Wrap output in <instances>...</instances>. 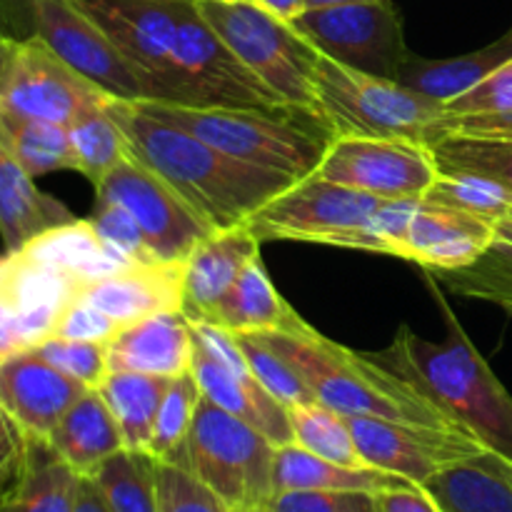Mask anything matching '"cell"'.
Returning <instances> with one entry per match:
<instances>
[{
	"label": "cell",
	"instance_id": "9",
	"mask_svg": "<svg viewBox=\"0 0 512 512\" xmlns=\"http://www.w3.org/2000/svg\"><path fill=\"white\" fill-rule=\"evenodd\" d=\"M23 13L25 38H38L63 63L98 85L110 98L155 100L153 85L120 53L118 45L75 0H5Z\"/></svg>",
	"mask_w": 512,
	"mask_h": 512
},
{
	"label": "cell",
	"instance_id": "43",
	"mask_svg": "<svg viewBox=\"0 0 512 512\" xmlns=\"http://www.w3.org/2000/svg\"><path fill=\"white\" fill-rule=\"evenodd\" d=\"M90 225L95 228V233L105 240L113 250H118L123 258H128L135 265H150L158 263L155 255L150 253L148 243H145V235L140 230V225L135 223L133 215L125 208H120L118 203H110V200L95 198L93 215H90Z\"/></svg>",
	"mask_w": 512,
	"mask_h": 512
},
{
	"label": "cell",
	"instance_id": "10",
	"mask_svg": "<svg viewBox=\"0 0 512 512\" xmlns=\"http://www.w3.org/2000/svg\"><path fill=\"white\" fill-rule=\"evenodd\" d=\"M290 25L320 55L378 78L395 80L413 53L405 43L403 20L393 0H358L303 10Z\"/></svg>",
	"mask_w": 512,
	"mask_h": 512
},
{
	"label": "cell",
	"instance_id": "46",
	"mask_svg": "<svg viewBox=\"0 0 512 512\" xmlns=\"http://www.w3.org/2000/svg\"><path fill=\"white\" fill-rule=\"evenodd\" d=\"M445 110L455 118L470 115H508L512 113V60L500 65L495 73L480 80L468 93L445 103Z\"/></svg>",
	"mask_w": 512,
	"mask_h": 512
},
{
	"label": "cell",
	"instance_id": "52",
	"mask_svg": "<svg viewBox=\"0 0 512 512\" xmlns=\"http://www.w3.org/2000/svg\"><path fill=\"white\" fill-rule=\"evenodd\" d=\"M250 3L258 5L260 10L270 13L273 18L283 20V23H293V20L305 10L303 0H250Z\"/></svg>",
	"mask_w": 512,
	"mask_h": 512
},
{
	"label": "cell",
	"instance_id": "23",
	"mask_svg": "<svg viewBox=\"0 0 512 512\" xmlns=\"http://www.w3.org/2000/svg\"><path fill=\"white\" fill-rule=\"evenodd\" d=\"M493 233L488 220L420 200L405 235L403 260L423 270L463 268L488 248Z\"/></svg>",
	"mask_w": 512,
	"mask_h": 512
},
{
	"label": "cell",
	"instance_id": "30",
	"mask_svg": "<svg viewBox=\"0 0 512 512\" xmlns=\"http://www.w3.org/2000/svg\"><path fill=\"white\" fill-rule=\"evenodd\" d=\"M23 248H28L30 253L48 260V263L58 265L60 270L78 278L85 288L95 283V280H103L108 275H115L135 265L128 258H123L118 250L110 248L95 233L90 220L78 218L65 225H58V228L45 230V233H40L38 238H33Z\"/></svg>",
	"mask_w": 512,
	"mask_h": 512
},
{
	"label": "cell",
	"instance_id": "25",
	"mask_svg": "<svg viewBox=\"0 0 512 512\" xmlns=\"http://www.w3.org/2000/svg\"><path fill=\"white\" fill-rule=\"evenodd\" d=\"M48 445L80 478H93L105 460L125 450L118 423L95 388L70 405L50 433Z\"/></svg>",
	"mask_w": 512,
	"mask_h": 512
},
{
	"label": "cell",
	"instance_id": "40",
	"mask_svg": "<svg viewBox=\"0 0 512 512\" xmlns=\"http://www.w3.org/2000/svg\"><path fill=\"white\" fill-rule=\"evenodd\" d=\"M423 200L430 205H440V208L475 215V218H483L493 225L512 218L510 190L493 183V180L478 178V175L438 173Z\"/></svg>",
	"mask_w": 512,
	"mask_h": 512
},
{
	"label": "cell",
	"instance_id": "14",
	"mask_svg": "<svg viewBox=\"0 0 512 512\" xmlns=\"http://www.w3.org/2000/svg\"><path fill=\"white\" fill-rule=\"evenodd\" d=\"M95 198L118 203L133 215L158 263H185L195 245L213 233L160 175L130 153L105 175Z\"/></svg>",
	"mask_w": 512,
	"mask_h": 512
},
{
	"label": "cell",
	"instance_id": "47",
	"mask_svg": "<svg viewBox=\"0 0 512 512\" xmlns=\"http://www.w3.org/2000/svg\"><path fill=\"white\" fill-rule=\"evenodd\" d=\"M118 333L120 328L108 318V315L100 313V310L95 308V305H90L88 300L75 298L73 303L68 305V310L60 315L53 338L85 340V343L108 345Z\"/></svg>",
	"mask_w": 512,
	"mask_h": 512
},
{
	"label": "cell",
	"instance_id": "56",
	"mask_svg": "<svg viewBox=\"0 0 512 512\" xmlns=\"http://www.w3.org/2000/svg\"><path fill=\"white\" fill-rule=\"evenodd\" d=\"M498 463H500V468H503V473L508 475L510 483H512V463H508V460H503V458H498Z\"/></svg>",
	"mask_w": 512,
	"mask_h": 512
},
{
	"label": "cell",
	"instance_id": "29",
	"mask_svg": "<svg viewBox=\"0 0 512 512\" xmlns=\"http://www.w3.org/2000/svg\"><path fill=\"white\" fill-rule=\"evenodd\" d=\"M423 488L443 512H512V483L493 453L450 465Z\"/></svg>",
	"mask_w": 512,
	"mask_h": 512
},
{
	"label": "cell",
	"instance_id": "49",
	"mask_svg": "<svg viewBox=\"0 0 512 512\" xmlns=\"http://www.w3.org/2000/svg\"><path fill=\"white\" fill-rule=\"evenodd\" d=\"M375 500H378V512H443L423 485L383 490L375 495Z\"/></svg>",
	"mask_w": 512,
	"mask_h": 512
},
{
	"label": "cell",
	"instance_id": "16",
	"mask_svg": "<svg viewBox=\"0 0 512 512\" xmlns=\"http://www.w3.org/2000/svg\"><path fill=\"white\" fill-rule=\"evenodd\" d=\"M318 175L380 200H423L438 165L428 145L390 138H333Z\"/></svg>",
	"mask_w": 512,
	"mask_h": 512
},
{
	"label": "cell",
	"instance_id": "17",
	"mask_svg": "<svg viewBox=\"0 0 512 512\" xmlns=\"http://www.w3.org/2000/svg\"><path fill=\"white\" fill-rule=\"evenodd\" d=\"M345 423L368 468L400 475L415 485H425L450 465L488 453L485 445L468 433L418 428L368 415H345Z\"/></svg>",
	"mask_w": 512,
	"mask_h": 512
},
{
	"label": "cell",
	"instance_id": "2",
	"mask_svg": "<svg viewBox=\"0 0 512 512\" xmlns=\"http://www.w3.org/2000/svg\"><path fill=\"white\" fill-rule=\"evenodd\" d=\"M435 300L448 325L443 343H430L408 325H400L388 348L368 355L390 373L408 380L423 398L480 440L488 453L512 463V395L470 343L438 290Z\"/></svg>",
	"mask_w": 512,
	"mask_h": 512
},
{
	"label": "cell",
	"instance_id": "55",
	"mask_svg": "<svg viewBox=\"0 0 512 512\" xmlns=\"http://www.w3.org/2000/svg\"><path fill=\"white\" fill-rule=\"evenodd\" d=\"M230 512H270L268 503H260V505H243V508H233Z\"/></svg>",
	"mask_w": 512,
	"mask_h": 512
},
{
	"label": "cell",
	"instance_id": "6",
	"mask_svg": "<svg viewBox=\"0 0 512 512\" xmlns=\"http://www.w3.org/2000/svg\"><path fill=\"white\" fill-rule=\"evenodd\" d=\"M385 203L388 200L345 188L315 173L275 195L245 225L260 243L293 240L388 255V240L378 220Z\"/></svg>",
	"mask_w": 512,
	"mask_h": 512
},
{
	"label": "cell",
	"instance_id": "13",
	"mask_svg": "<svg viewBox=\"0 0 512 512\" xmlns=\"http://www.w3.org/2000/svg\"><path fill=\"white\" fill-rule=\"evenodd\" d=\"M193 338L190 373L200 393L225 413L265 435L275 448L293 443L288 408L255 380L238 338L208 323H193Z\"/></svg>",
	"mask_w": 512,
	"mask_h": 512
},
{
	"label": "cell",
	"instance_id": "19",
	"mask_svg": "<svg viewBox=\"0 0 512 512\" xmlns=\"http://www.w3.org/2000/svg\"><path fill=\"white\" fill-rule=\"evenodd\" d=\"M88 390L50 365L38 350H20L0 360V408L30 440L48 443L70 405Z\"/></svg>",
	"mask_w": 512,
	"mask_h": 512
},
{
	"label": "cell",
	"instance_id": "22",
	"mask_svg": "<svg viewBox=\"0 0 512 512\" xmlns=\"http://www.w3.org/2000/svg\"><path fill=\"white\" fill-rule=\"evenodd\" d=\"M193 323L183 313H160L120 330L108 350L110 373L180 378L193 365Z\"/></svg>",
	"mask_w": 512,
	"mask_h": 512
},
{
	"label": "cell",
	"instance_id": "1",
	"mask_svg": "<svg viewBox=\"0 0 512 512\" xmlns=\"http://www.w3.org/2000/svg\"><path fill=\"white\" fill-rule=\"evenodd\" d=\"M128 153L165 180L213 230L245 225L255 210L295 180L240 163L183 128L153 118L135 103L105 98Z\"/></svg>",
	"mask_w": 512,
	"mask_h": 512
},
{
	"label": "cell",
	"instance_id": "34",
	"mask_svg": "<svg viewBox=\"0 0 512 512\" xmlns=\"http://www.w3.org/2000/svg\"><path fill=\"white\" fill-rule=\"evenodd\" d=\"M0 138L33 178L55 170H75L65 125L28 118L0 105Z\"/></svg>",
	"mask_w": 512,
	"mask_h": 512
},
{
	"label": "cell",
	"instance_id": "7",
	"mask_svg": "<svg viewBox=\"0 0 512 512\" xmlns=\"http://www.w3.org/2000/svg\"><path fill=\"white\" fill-rule=\"evenodd\" d=\"M200 15L228 48L283 100L318 120L315 68L320 53L290 23L250 0H195Z\"/></svg>",
	"mask_w": 512,
	"mask_h": 512
},
{
	"label": "cell",
	"instance_id": "33",
	"mask_svg": "<svg viewBox=\"0 0 512 512\" xmlns=\"http://www.w3.org/2000/svg\"><path fill=\"white\" fill-rule=\"evenodd\" d=\"M168 385L170 378L158 375L108 373V378L95 388L118 423L125 450L148 453Z\"/></svg>",
	"mask_w": 512,
	"mask_h": 512
},
{
	"label": "cell",
	"instance_id": "3",
	"mask_svg": "<svg viewBox=\"0 0 512 512\" xmlns=\"http://www.w3.org/2000/svg\"><path fill=\"white\" fill-rule=\"evenodd\" d=\"M258 338L303 378L318 403L328 405L335 413L468 433L423 398L408 380L375 363L368 353H358L325 338L300 315L288 330L258 333Z\"/></svg>",
	"mask_w": 512,
	"mask_h": 512
},
{
	"label": "cell",
	"instance_id": "18",
	"mask_svg": "<svg viewBox=\"0 0 512 512\" xmlns=\"http://www.w3.org/2000/svg\"><path fill=\"white\" fill-rule=\"evenodd\" d=\"M108 93L70 68L38 38H18L8 75L0 83V105L28 118L68 128L85 108Z\"/></svg>",
	"mask_w": 512,
	"mask_h": 512
},
{
	"label": "cell",
	"instance_id": "8",
	"mask_svg": "<svg viewBox=\"0 0 512 512\" xmlns=\"http://www.w3.org/2000/svg\"><path fill=\"white\" fill-rule=\"evenodd\" d=\"M275 445L200 395L188 438V470L230 510L270 503Z\"/></svg>",
	"mask_w": 512,
	"mask_h": 512
},
{
	"label": "cell",
	"instance_id": "36",
	"mask_svg": "<svg viewBox=\"0 0 512 512\" xmlns=\"http://www.w3.org/2000/svg\"><path fill=\"white\" fill-rule=\"evenodd\" d=\"M428 148L438 173L478 175L512 193V138L450 133Z\"/></svg>",
	"mask_w": 512,
	"mask_h": 512
},
{
	"label": "cell",
	"instance_id": "38",
	"mask_svg": "<svg viewBox=\"0 0 512 512\" xmlns=\"http://www.w3.org/2000/svg\"><path fill=\"white\" fill-rule=\"evenodd\" d=\"M288 415L295 445L318 455V458L330 460V463L348 465V468H368L365 460L360 458L353 433L345 423V415L335 413L333 408L318 403V400L295 405L288 410Z\"/></svg>",
	"mask_w": 512,
	"mask_h": 512
},
{
	"label": "cell",
	"instance_id": "44",
	"mask_svg": "<svg viewBox=\"0 0 512 512\" xmlns=\"http://www.w3.org/2000/svg\"><path fill=\"white\" fill-rule=\"evenodd\" d=\"M160 512H230L228 505L180 465L158 463Z\"/></svg>",
	"mask_w": 512,
	"mask_h": 512
},
{
	"label": "cell",
	"instance_id": "32",
	"mask_svg": "<svg viewBox=\"0 0 512 512\" xmlns=\"http://www.w3.org/2000/svg\"><path fill=\"white\" fill-rule=\"evenodd\" d=\"M425 273L463 298L490 303L512 315V218L495 223L493 240L473 263Z\"/></svg>",
	"mask_w": 512,
	"mask_h": 512
},
{
	"label": "cell",
	"instance_id": "26",
	"mask_svg": "<svg viewBox=\"0 0 512 512\" xmlns=\"http://www.w3.org/2000/svg\"><path fill=\"white\" fill-rule=\"evenodd\" d=\"M508 60H512V30L485 48L473 50L468 55H455V58L430 60L410 53L395 80L405 88L445 105L458 95L468 93Z\"/></svg>",
	"mask_w": 512,
	"mask_h": 512
},
{
	"label": "cell",
	"instance_id": "28",
	"mask_svg": "<svg viewBox=\"0 0 512 512\" xmlns=\"http://www.w3.org/2000/svg\"><path fill=\"white\" fill-rule=\"evenodd\" d=\"M415 485L400 475L385 473L378 468H348L330 463L308 453L300 445H280L275 448L273 465V495L288 490H363V493H383L390 488Z\"/></svg>",
	"mask_w": 512,
	"mask_h": 512
},
{
	"label": "cell",
	"instance_id": "4",
	"mask_svg": "<svg viewBox=\"0 0 512 512\" xmlns=\"http://www.w3.org/2000/svg\"><path fill=\"white\" fill-rule=\"evenodd\" d=\"M135 105L153 118L205 140L240 163L288 175L295 183L318 173L333 143L328 130L303 128L295 120V115L303 110L295 108H203V105L160 103V100H138Z\"/></svg>",
	"mask_w": 512,
	"mask_h": 512
},
{
	"label": "cell",
	"instance_id": "21",
	"mask_svg": "<svg viewBox=\"0 0 512 512\" xmlns=\"http://www.w3.org/2000/svg\"><path fill=\"white\" fill-rule=\"evenodd\" d=\"M185 263L130 265L120 273L95 280L78 298L108 315L120 330L160 313H180L183 308Z\"/></svg>",
	"mask_w": 512,
	"mask_h": 512
},
{
	"label": "cell",
	"instance_id": "54",
	"mask_svg": "<svg viewBox=\"0 0 512 512\" xmlns=\"http://www.w3.org/2000/svg\"><path fill=\"white\" fill-rule=\"evenodd\" d=\"M343 3H358V0H303L305 10H313V8H330V5H343Z\"/></svg>",
	"mask_w": 512,
	"mask_h": 512
},
{
	"label": "cell",
	"instance_id": "24",
	"mask_svg": "<svg viewBox=\"0 0 512 512\" xmlns=\"http://www.w3.org/2000/svg\"><path fill=\"white\" fill-rule=\"evenodd\" d=\"M68 205L43 193L0 138V240L5 250H20L40 233L70 223Z\"/></svg>",
	"mask_w": 512,
	"mask_h": 512
},
{
	"label": "cell",
	"instance_id": "53",
	"mask_svg": "<svg viewBox=\"0 0 512 512\" xmlns=\"http://www.w3.org/2000/svg\"><path fill=\"white\" fill-rule=\"evenodd\" d=\"M15 50H18V38H10V35H0V83L8 75L10 63L15 58Z\"/></svg>",
	"mask_w": 512,
	"mask_h": 512
},
{
	"label": "cell",
	"instance_id": "41",
	"mask_svg": "<svg viewBox=\"0 0 512 512\" xmlns=\"http://www.w3.org/2000/svg\"><path fill=\"white\" fill-rule=\"evenodd\" d=\"M243 348L245 360H248L250 370H253L255 380L278 400L285 408H295V405L313 403L315 395L310 393L308 385L303 383L298 373L285 363L280 355H275L258 335H235Z\"/></svg>",
	"mask_w": 512,
	"mask_h": 512
},
{
	"label": "cell",
	"instance_id": "35",
	"mask_svg": "<svg viewBox=\"0 0 512 512\" xmlns=\"http://www.w3.org/2000/svg\"><path fill=\"white\" fill-rule=\"evenodd\" d=\"M110 512H160L158 460L138 450H120L93 475Z\"/></svg>",
	"mask_w": 512,
	"mask_h": 512
},
{
	"label": "cell",
	"instance_id": "39",
	"mask_svg": "<svg viewBox=\"0 0 512 512\" xmlns=\"http://www.w3.org/2000/svg\"><path fill=\"white\" fill-rule=\"evenodd\" d=\"M200 395L203 393H200L193 373L170 380L148 448V455H153L158 463L180 465L188 470V438Z\"/></svg>",
	"mask_w": 512,
	"mask_h": 512
},
{
	"label": "cell",
	"instance_id": "48",
	"mask_svg": "<svg viewBox=\"0 0 512 512\" xmlns=\"http://www.w3.org/2000/svg\"><path fill=\"white\" fill-rule=\"evenodd\" d=\"M30 453V438L20 425L0 408V500L5 498L25 468Z\"/></svg>",
	"mask_w": 512,
	"mask_h": 512
},
{
	"label": "cell",
	"instance_id": "51",
	"mask_svg": "<svg viewBox=\"0 0 512 512\" xmlns=\"http://www.w3.org/2000/svg\"><path fill=\"white\" fill-rule=\"evenodd\" d=\"M73 512H110L108 503H105L103 493H100L93 478H80Z\"/></svg>",
	"mask_w": 512,
	"mask_h": 512
},
{
	"label": "cell",
	"instance_id": "20",
	"mask_svg": "<svg viewBox=\"0 0 512 512\" xmlns=\"http://www.w3.org/2000/svg\"><path fill=\"white\" fill-rule=\"evenodd\" d=\"M260 238L248 225L213 230L185 260L183 308L190 323H203L245 268L260 258Z\"/></svg>",
	"mask_w": 512,
	"mask_h": 512
},
{
	"label": "cell",
	"instance_id": "12",
	"mask_svg": "<svg viewBox=\"0 0 512 512\" xmlns=\"http://www.w3.org/2000/svg\"><path fill=\"white\" fill-rule=\"evenodd\" d=\"M85 285L28 248L0 255V360L53 338Z\"/></svg>",
	"mask_w": 512,
	"mask_h": 512
},
{
	"label": "cell",
	"instance_id": "15",
	"mask_svg": "<svg viewBox=\"0 0 512 512\" xmlns=\"http://www.w3.org/2000/svg\"><path fill=\"white\" fill-rule=\"evenodd\" d=\"M178 65L193 105L203 108L288 110L285 105L200 15L195 0L180 8Z\"/></svg>",
	"mask_w": 512,
	"mask_h": 512
},
{
	"label": "cell",
	"instance_id": "50",
	"mask_svg": "<svg viewBox=\"0 0 512 512\" xmlns=\"http://www.w3.org/2000/svg\"><path fill=\"white\" fill-rule=\"evenodd\" d=\"M453 133L488 135V138H512V113L470 115V118H455L453 115Z\"/></svg>",
	"mask_w": 512,
	"mask_h": 512
},
{
	"label": "cell",
	"instance_id": "5",
	"mask_svg": "<svg viewBox=\"0 0 512 512\" xmlns=\"http://www.w3.org/2000/svg\"><path fill=\"white\" fill-rule=\"evenodd\" d=\"M315 103L320 125L333 138L355 135L433 145L453 133V115L443 103L325 55L315 68Z\"/></svg>",
	"mask_w": 512,
	"mask_h": 512
},
{
	"label": "cell",
	"instance_id": "37",
	"mask_svg": "<svg viewBox=\"0 0 512 512\" xmlns=\"http://www.w3.org/2000/svg\"><path fill=\"white\" fill-rule=\"evenodd\" d=\"M68 138L70 148H73L75 170L85 175L93 188H98L105 175L128 155V143L105 110V100L85 108L68 125Z\"/></svg>",
	"mask_w": 512,
	"mask_h": 512
},
{
	"label": "cell",
	"instance_id": "27",
	"mask_svg": "<svg viewBox=\"0 0 512 512\" xmlns=\"http://www.w3.org/2000/svg\"><path fill=\"white\" fill-rule=\"evenodd\" d=\"M295 320H298V313L270 283L263 260L255 258L203 323L223 328L233 335H258L288 330Z\"/></svg>",
	"mask_w": 512,
	"mask_h": 512
},
{
	"label": "cell",
	"instance_id": "45",
	"mask_svg": "<svg viewBox=\"0 0 512 512\" xmlns=\"http://www.w3.org/2000/svg\"><path fill=\"white\" fill-rule=\"evenodd\" d=\"M378 493L363 490H288L270 498V512H378Z\"/></svg>",
	"mask_w": 512,
	"mask_h": 512
},
{
	"label": "cell",
	"instance_id": "31",
	"mask_svg": "<svg viewBox=\"0 0 512 512\" xmlns=\"http://www.w3.org/2000/svg\"><path fill=\"white\" fill-rule=\"evenodd\" d=\"M80 475L45 440H30L25 468L0 500V512H73Z\"/></svg>",
	"mask_w": 512,
	"mask_h": 512
},
{
	"label": "cell",
	"instance_id": "42",
	"mask_svg": "<svg viewBox=\"0 0 512 512\" xmlns=\"http://www.w3.org/2000/svg\"><path fill=\"white\" fill-rule=\"evenodd\" d=\"M40 355L70 375L73 380L83 383L85 388H98L108 378V350L103 343H85V340H65L48 338L38 345Z\"/></svg>",
	"mask_w": 512,
	"mask_h": 512
},
{
	"label": "cell",
	"instance_id": "11",
	"mask_svg": "<svg viewBox=\"0 0 512 512\" xmlns=\"http://www.w3.org/2000/svg\"><path fill=\"white\" fill-rule=\"evenodd\" d=\"M148 78L160 103L193 105L178 65L183 0H75Z\"/></svg>",
	"mask_w": 512,
	"mask_h": 512
}]
</instances>
